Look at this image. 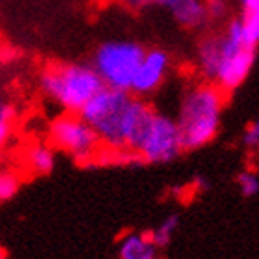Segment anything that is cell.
Instances as JSON below:
<instances>
[{
	"instance_id": "obj_1",
	"label": "cell",
	"mask_w": 259,
	"mask_h": 259,
	"mask_svg": "<svg viewBox=\"0 0 259 259\" xmlns=\"http://www.w3.org/2000/svg\"><path fill=\"white\" fill-rule=\"evenodd\" d=\"M226 97L228 93L211 81L196 83L185 91L176 117L185 152L204 148L217 137Z\"/></svg>"
},
{
	"instance_id": "obj_2",
	"label": "cell",
	"mask_w": 259,
	"mask_h": 259,
	"mask_svg": "<svg viewBox=\"0 0 259 259\" xmlns=\"http://www.w3.org/2000/svg\"><path fill=\"white\" fill-rule=\"evenodd\" d=\"M102 87L93 63H50L39 72L41 93L69 113H80Z\"/></svg>"
},
{
	"instance_id": "obj_3",
	"label": "cell",
	"mask_w": 259,
	"mask_h": 259,
	"mask_svg": "<svg viewBox=\"0 0 259 259\" xmlns=\"http://www.w3.org/2000/svg\"><path fill=\"white\" fill-rule=\"evenodd\" d=\"M130 100L132 93L104 85L80 111L81 117L95 128L104 148L113 154L115 163H141L135 154L126 150L122 137V122Z\"/></svg>"
},
{
	"instance_id": "obj_4",
	"label": "cell",
	"mask_w": 259,
	"mask_h": 259,
	"mask_svg": "<svg viewBox=\"0 0 259 259\" xmlns=\"http://www.w3.org/2000/svg\"><path fill=\"white\" fill-rule=\"evenodd\" d=\"M47 139L54 150L63 152L80 165H100L104 154L102 141L80 113L63 111L58 115L49 124Z\"/></svg>"
},
{
	"instance_id": "obj_5",
	"label": "cell",
	"mask_w": 259,
	"mask_h": 259,
	"mask_svg": "<svg viewBox=\"0 0 259 259\" xmlns=\"http://www.w3.org/2000/svg\"><path fill=\"white\" fill-rule=\"evenodd\" d=\"M221 35V61L213 83L224 93H232L248 78L255 61V47L248 43L243 17L232 19Z\"/></svg>"
},
{
	"instance_id": "obj_6",
	"label": "cell",
	"mask_w": 259,
	"mask_h": 259,
	"mask_svg": "<svg viewBox=\"0 0 259 259\" xmlns=\"http://www.w3.org/2000/svg\"><path fill=\"white\" fill-rule=\"evenodd\" d=\"M145 52L146 49L135 41H106L95 52L93 65L102 78L104 85L130 93Z\"/></svg>"
},
{
	"instance_id": "obj_7",
	"label": "cell",
	"mask_w": 259,
	"mask_h": 259,
	"mask_svg": "<svg viewBox=\"0 0 259 259\" xmlns=\"http://www.w3.org/2000/svg\"><path fill=\"white\" fill-rule=\"evenodd\" d=\"M182 152L185 150L178 120L167 113L156 111L137 150L139 161L148 163V165L170 163L182 156Z\"/></svg>"
},
{
	"instance_id": "obj_8",
	"label": "cell",
	"mask_w": 259,
	"mask_h": 259,
	"mask_svg": "<svg viewBox=\"0 0 259 259\" xmlns=\"http://www.w3.org/2000/svg\"><path fill=\"white\" fill-rule=\"evenodd\" d=\"M168 70H170V58L165 50H146L139 63V69L134 76L130 93L141 98L152 97L163 85V81L167 80Z\"/></svg>"
},
{
	"instance_id": "obj_9",
	"label": "cell",
	"mask_w": 259,
	"mask_h": 259,
	"mask_svg": "<svg viewBox=\"0 0 259 259\" xmlns=\"http://www.w3.org/2000/svg\"><path fill=\"white\" fill-rule=\"evenodd\" d=\"M221 33H209L200 39L196 49V65L198 72L204 78V81H215L219 61H221Z\"/></svg>"
},
{
	"instance_id": "obj_10",
	"label": "cell",
	"mask_w": 259,
	"mask_h": 259,
	"mask_svg": "<svg viewBox=\"0 0 259 259\" xmlns=\"http://www.w3.org/2000/svg\"><path fill=\"white\" fill-rule=\"evenodd\" d=\"M157 252L150 232H130L120 237L117 259H156Z\"/></svg>"
},
{
	"instance_id": "obj_11",
	"label": "cell",
	"mask_w": 259,
	"mask_h": 259,
	"mask_svg": "<svg viewBox=\"0 0 259 259\" xmlns=\"http://www.w3.org/2000/svg\"><path fill=\"white\" fill-rule=\"evenodd\" d=\"M26 170L33 176H47L56 167L54 146L50 143H33L26 148L24 154Z\"/></svg>"
},
{
	"instance_id": "obj_12",
	"label": "cell",
	"mask_w": 259,
	"mask_h": 259,
	"mask_svg": "<svg viewBox=\"0 0 259 259\" xmlns=\"http://www.w3.org/2000/svg\"><path fill=\"white\" fill-rule=\"evenodd\" d=\"M170 13L182 26L189 28V30H198L209 21L205 0H178L170 8Z\"/></svg>"
},
{
	"instance_id": "obj_13",
	"label": "cell",
	"mask_w": 259,
	"mask_h": 259,
	"mask_svg": "<svg viewBox=\"0 0 259 259\" xmlns=\"http://www.w3.org/2000/svg\"><path fill=\"white\" fill-rule=\"evenodd\" d=\"M178 228H180V215L172 213V215L165 217V219L152 230L150 237L159 250L167 248L168 244L172 243V239H174V235H176V232H178Z\"/></svg>"
},
{
	"instance_id": "obj_14",
	"label": "cell",
	"mask_w": 259,
	"mask_h": 259,
	"mask_svg": "<svg viewBox=\"0 0 259 259\" xmlns=\"http://www.w3.org/2000/svg\"><path fill=\"white\" fill-rule=\"evenodd\" d=\"M17 119V108L10 98L0 95V148L10 141Z\"/></svg>"
},
{
	"instance_id": "obj_15",
	"label": "cell",
	"mask_w": 259,
	"mask_h": 259,
	"mask_svg": "<svg viewBox=\"0 0 259 259\" xmlns=\"http://www.w3.org/2000/svg\"><path fill=\"white\" fill-rule=\"evenodd\" d=\"M22 180L13 168L0 167V202H10L21 189Z\"/></svg>"
},
{
	"instance_id": "obj_16",
	"label": "cell",
	"mask_w": 259,
	"mask_h": 259,
	"mask_svg": "<svg viewBox=\"0 0 259 259\" xmlns=\"http://www.w3.org/2000/svg\"><path fill=\"white\" fill-rule=\"evenodd\" d=\"M237 187L244 198H252L259 194V176L250 170H243L237 174Z\"/></svg>"
},
{
	"instance_id": "obj_17",
	"label": "cell",
	"mask_w": 259,
	"mask_h": 259,
	"mask_svg": "<svg viewBox=\"0 0 259 259\" xmlns=\"http://www.w3.org/2000/svg\"><path fill=\"white\" fill-rule=\"evenodd\" d=\"M243 21H244V30H246L248 43L257 47L259 45V4L255 6V8H252L250 11H244Z\"/></svg>"
},
{
	"instance_id": "obj_18",
	"label": "cell",
	"mask_w": 259,
	"mask_h": 259,
	"mask_svg": "<svg viewBox=\"0 0 259 259\" xmlns=\"http://www.w3.org/2000/svg\"><path fill=\"white\" fill-rule=\"evenodd\" d=\"M205 8H207L209 21H222L228 15L226 0H205Z\"/></svg>"
},
{
	"instance_id": "obj_19",
	"label": "cell",
	"mask_w": 259,
	"mask_h": 259,
	"mask_svg": "<svg viewBox=\"0 0 259 259\" xmlns=\"http://www.w3.org/2000/svg\"><path fill=\"white\" fill-rule=\"evenodd\" d=\"M243 143L244 146H248V148H259V119L254 120L252 124L246 128L243 135Z\"/></svg>"
},
{
	"instance_id": "obj_20",
	"label": "cell",
	"mask_w": 259,
	"mask_h": 259,
	"mask_svg": "<svg viewBox=\"0 0 259 259\" xmlns=\"http://www.w3.org/2000/svg\"><path fill=\"white\" fill-rule=\"evenodd\" d=\"M115 2L120 6H124L126 10H132V11L143 10V8H146L148 4H152L150 0H115Z\"/></svg>"
},
{
	"instance_id": "obj_21",
	"label": "cell",
	"mask_w": 259,
	"mask_h": 259,
	"mask_svg": "<svg viewBox=\"0 0 259 259\" xmlns=\"http://www.w3.org/2000/svg\"><path fill=\"white\" fill-rule=\"evenodd\" d=\"M152 4H157V6H161V8H167V10H170L178 0H150Z\"/></svg>"
},
{
	"instance_id": "obj_22",
	"label": "cell",
	"mask_w": 259,
	"mask_h": 259,
	"mask_svg": "<svg viewBox=\"0 0 259 259\" xmlns=\"http://www.w3.org/2000/svg\"><path fill=\"white\" fill-rule=\"evenodd\" d=\"M259 4V0H241V6H243V13L244 11H250L252 8Z\"/></svg>"
},
{
	"instance_id": "obj_23",
	"label": "cell",
	"mask_w": 259,
	"mask_h": 259,
	"mask_svg": "<svg viewBox=\"0 0 259 259\" xmlns=\"http://www.w3.org/2000/svg\"><path fill=\"white\" fill-rule=\"evenodd\" d=\"M6 56H8V49H6V45L2 43V39H0V63L6 60Z\"/></svg>"
},
{
	"instance_id": "obj_24",
	"label": "cell",
	"mask_w": 259,
	"mask_h": 259,
	"mask_svg": "<svg viewBox=\"0 0 259 259\" xmlns=\"http://www.w3.org/2000/svg\"><path fill=\"white\" fill-rule=\"evenodd\" d=\"M0 259H6V248L0 244Z\"/></svg>"
},
{
	"instance_id": "obj_25",
	"label": "cell",
	"mask_w": 259,
	"mask_h": 259,
	"mask_svg": "<svg viewBox=\"0 0 259 259\" xmlns=\"http://www.w3.org/2000/svg\"><path fill=\"white\" fill-rule=\"evenodd\" d=\"M156 259H159V257H156Z\"/></svg>"
}]
</instances>
